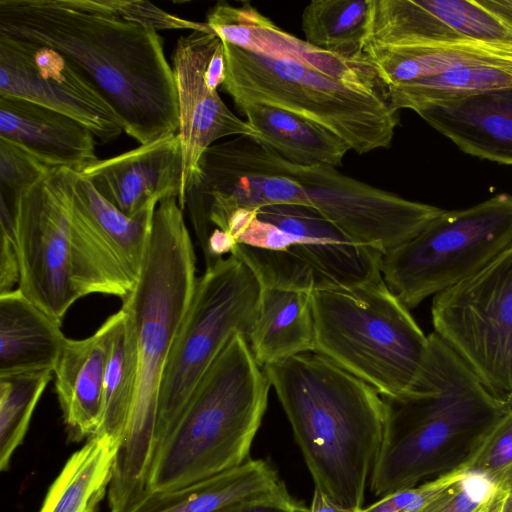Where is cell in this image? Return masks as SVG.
I'll list each match as a JSON object with an SVG mask.
<instances>
[{
  "label": "cell",
  "instance_id": "obj_38",
  "mask_svg": "<svg viewBox=\"0 0 512 512\" xmlns=\"http://www.w3.org/2000/svg\"><path fill=\"white\" fill-rule=\"evenodd\" d=\"M117 10L127 19L155 30L186 29L209 30L207 23H200L170 14L147 1L114 0Z\"/></svg>",
  "mask_w": 512,
  "mask_h": 512
},
{
  "label": "cell",
  "instance_id": "obj_2",
  "mask_svg": "<svg viewBox=\"0 0 512 512\" xmlns=\"http://www.w3.org/2000/svg\"><path fill=\"white\" fill-rule=\"evenodd\" d=\"M177 199L169 196L158 204L142 270L122 301L133 331L137 371L107 492L110 512H124L146 493L162 377L197 280L194 247Z\"/></svg>",
  "mask_w": 512,
  "mask_h": 512
},
{
  "label": "cell",
  "instance_id": "obj_24",
  "mask_svg": "<svg viewBox=\"0 0 512 512\" xmlns=\"http://www.w3.org/2000/svg\"><path fill=\"white\" fill-rule=\"evenodd\" d=\"M290 495L276 471L252 460L191 485L146 492L125 512H221L246 502Z\"/></svg>",
  "mask_w": 512,
  "mask_h": 512
},
{
  "label": "cell",
  "instance_id": "obj_14",
  "mask_svg": "<svg viewBox=\"0 0 512 512\" xmlns=\"http://www.w3.org/2000/svg\"><path fill=\"white\" fill-rule=\"evenodd\" d=\"M309 207L353 242L382 254L410 240L444 210L405 199L325 165L302 166L287 160Z\"/></svg>",
  "mask_w": 512,
  "mask_h": 512
},
{
  "label": "cell",
  "instance_id": "obj_18",
  "mask_svg": "<svg viewBox=\"0 0 512 512\" xmlns=\"http://www.w3.org/2000/svg\"><path fill=\"white\" fill-rule=\"evenodd\" d=\"M206 23L224 42L266 57L297 59L352 89L387 98V88L365 54L345 58L318 49L278 27L249 2L234 6L219 1L208 11Z\"/></svg>",
  "mask_w": 512,
  "mask_h": 512
},
{
  "label": "cell",
  "instance_id": "obj_32",
  "mask_svg": "<svg viewBox=\"0 0 512 512\" xmlns=\"http://www.w3.org/2000/svg\"><path fill=\"white\" fill-rule=\"evenodd\" d=\"M512 87V70L486 65H460L441 74L387 88V99L396 109L416 111L430 103Z\"/></svg>",
  "mask_w": 512,
  "mask_h": 512
},
{
  "label": "cell",
  "instance_id": "obj_8",
  "mask_svg": "<svg viewBox=\"0 0 512 512\" xmlns=\"http://www.w3.org/2000/svg\"><path fill=\"white\" fill-rule=\"evenodd\" d=\"M512 244V195L444 211L419 234L382 255L381 274L408 308L472 277Z\"/></svg>",
  "mask_w": 512,
  "mask_h": 512
},
{
  "label": "cell",
  "instance_id": "obj_16",
  "mask_svg": "<svg viewBox=\"0 0 512 512\" xmlns=\"http://www.w3.org/2000/svg\"><path fill=\"white\" fill-rule=\"evenodd\" d=\"M221 39L211 30H194L177 40L172 69L177 91L183 174L179 206L185 210L186 191L202 176L206 150L227 136H252L249 124L234 114L218 91L208 87L205 70Z\"/></svg>",
  "mask_w": 512,
  "mask_h": 512
},
{
  "label": "cell",
  "instance_id": "obj_37",
  "mask_svg": "<svg viewBox=\"0 0 512 512\" xmlns=\"http://www.w3.org/2000/svg\"><path fill=\"white\" fill-rule=\"evenodd\" d=\"M465 472L466 469L459 470L414 487L389 493L375 503L362 508L360 512H423Z\"/></svg>",
  "mask_w": 512,
  "mask_h": 512
},
{
  "label": "cell",
  "instance_id": "obj_34",
  "mask_svg": "<svg viewBox=\"0 0 512 512\" xmlns=\"http://www.w3.org/2000/svg\"><path fill=\"white\" fill-rule=\"evenodd\" d=\"M508 494L486 475L466 470L423 512H493Z\"/></svg>",
  "mask_w": 512,
  "mask_h": 512
},
{
  "label": "cell",
  "instance_id": "obj_15",
  "mask_svg": "<svg viewBox=\"0 0 512 512\" xmlns=\"http://www.w3.org/2000/svg\"><path fill=\"white\" fill-rule=\"evenodd\" d=\"M0 96L69 116L104 143L124 132L115 110L96 86L49 46L0 35Z\"/></svg>",
  "mask_w": 512,
  "mask_h": 512
},
{
  "label": "cell",
  "instance_id": "obj_41",
  "mask_svg": "<svg viewBox=\"0 0 512 512\" xmlns=\"http://www.w3.org/2000/svg\"><path fill=\"white\" fill-rule=\"evenodd\" d=\"M226 61L225 49L221 40L215 47L205 70V80L208 87L212 90L218 89L225 80Z\"/></svg>",
  "mask_w": 512,
  "mask_h": 512
},
{
  "label": "cell",
  "instance_id": "obj_44",
  "mask_svg": "<svg viewBox=\"0 0 512 512\" xmlns=\"http://www.w3.org/2000/svg\"><path fill=\"white\" fill-rule=\"evenodd\" d=\"M503 512H512V493H509L505 499Z\"/></svg>",
  "mask_w": 512,
  "mask_h": 512
},
{
  "label": "cell",
  "instance_id": "obj_31",
  "mask_svg": "<svg viewBox=\"0 0 512 512\" xmlns=\"http://www.w3.org/2000/svg\"><path fill=\"white\" fill-rule=\"evenodd\" d=\"M371 0H314L303 10L301 28L310 45L345 58L362 56Z\"/></svg>",
  "mask_w": 512,
  "mask_h": 512
},
{
  "label": "cell",
  "instance_id": "obj_21",
  "mask_svg": "<svg viewBox=\"0 0 512 512\" xmlns=\"http://www.w3.org/2000/svg\"><path fill=\"white\" fill-rule=\"evenodd\" d=\"M415 112L464 153L512 165V87L430 103Z\"/></svg>",
  "mask_w": 512,
  "mask_h": 512
},
{
  "label": "cell",
  "instance_id": "obj_6",
  "mask_svg": "<svg viewBox=\"0 0 512 512\" xmlns=\"http://www.w3.org/2000/svg\"><path fill=\"white\" fill-rule=\"evenodd\" d=\"M318 353L381 396H407L426 359V336L382 276L350 288L314 291Z\"/></svg>",
  "mask_w": 512,
  "mask_h": 512
},
{
  "label": "cell",
  "instance_id": "obj_27",
  "mask_svg": "<svg viewBox=\"0 0 512 512\" xmlns=\"http://www.w3.org/2000/svg\"><path fill=\"white\" fill-rule=\"evenodd\" d=\"M260 287L257 315L247 337L256 362L264 367L314 352L310 293Z\"/></svg>",
  "mask_w": 512,
  "mask_h": 512
},
{
  "label": "cell",
  "instance_id": "obj_25",
  "mask_svg": "<svg viewBox=\"0 0 512 512\" xmlns=\"http://www.w3.org/2000/svg\"><path fill=\"white\" fill-rule=\"evenodd\" d=\"M66 339L18 288L0 294V376L53 371Z\"/></svg>",
  "mask_w": 512,
  "mask_h": 512
},
{
  "label": "cell",
  "instance_id": "obj_19",
  "mask_svg": "<svg viewBox=\"0 0 512 512\" xmlns=\"http://www.w3.org/2000/svg\"><path fill=\"white\" fill-rule=\"evenodd\" d=\"M49 178L68 218L102 257L136 284L156 209L129 217L105 199L80 172L55 168Z\"/></svg>",
  "mask_w": 512,
  "mask_h": 512
},
{
  "label": "cell",
  "instance_id": "obj_17",
  "mask_svg": "<svg viewBox=\"0 0 512 512\" xmlns=\"http://www.w3.org/2000/svg\"><path fill=\"white\" fill-rule=\"evenodd\" d=\"M367 41L397 47L512 46V29L477 0H371Z\"/></svg>",
  "mask_w": 512,
  "mask_h": 512
},
{
  "label": "cell",
  "instance_id": "obj_3",
  "mask_svg": "<svg viewBox=\"0 0 512 512\" xmlns=\"http://www.w3.org/2000/svg\"><path fill=\"white\" fill-rule=\"evenodd\" d=\"M428 336L410 393L382 396L383 440L370 477L376 496L466 469L510 404L494 397L436 333Z\"/></svg>",
  "mask_w": 512,
  "mask_h": 512
},
{
  "label": "cell",
  "instance_id": "obj_43",
  "mask_svg": "<svg viewBox=\"0 0 512 512\" xmlns=\"http://www.w3.org/2000/svg\"><path fill=\"white\" fill-rule=\"evenodd\" d=\"M477 2L512 29V0H477Z\"/></svg>",
  "mask_w": 512,
  "mask_h": 512
},
{
  "label": "cell",
  "instance_id": "obj_10",
  "mask_svg": "<svg viewBox=\"0 0 512 512\" xmlns=\"http://www.w3.org/2000/svg\"><path fill=\"white\" fill-rule=\"evenodd\" d=\"M257 216L293 237L282 250L240 244L232 250L262 287L311 293L350 288L382 276L380 251L353 242L312 208L271 205L258 209Z\"/></svg>",
  "mask_w": 512,
  "mask_h": 512
},
{
  "label": "cell",
  "instance_id": "obj_45",
  "mask_svg": "<svg viewBox=\"0 0 512 512\" xmlns=\"http://www.w3.org/2000/svg\"><path fill=\"white\" fill-rule=\"evenodd\" d=\"M505 502V501H504ZM504 502L501 503L493 512H503Z\"/></svg>",
  "mask_w": 512,
  "mask_h": 512
},
{
  "label": "cell",
  "instance_id": "obj_29",
  "mask_svg": "<svg viewBox=\"0 0 512 512\" xmlns=\"http://www.w3.org/2000/svg\"><path fill=\"white\" fill-rule=\"evenodd\" d=\"M119 446L106 434L86 440L65 463L39 512H97L108 492Z\"/></svg>",
  "mask_w": 512,
  "mask_h": 512
},
{
  "label": "cell",
  "instance_id": "obj_20",
  "mask_svg": "<svg viewBox=\"0 0 512 512\" xmlns=\"http://www.w3.org/2000/svg\"><path fill=\"white\" fill-rule=\"evenodd\" d=\"M94 188L129 217L155 210L166 197L179 198L183 156L178 133L98 159L84 169Z\"/></svg>",
  "mask_w": 512,
  "mask_h": 512
},
{
  "label": "cell",
  "instance_id": "obj_7",
  "mask_svg": "<svg viewBox=\"0 0 512 512\" xmlns=\"http://www.w3.org/2000/svg\"><path fill=\"white\" fill-rule=\"evenodd\" d=\"M221 85L237 108L265 104L333 132L359 155L389 148L399 113L388 99L352 89L287 57H266L224 42Z\"/></svg>",
  "mask_w": 512,
  "mask_h": 512
},
{
  "label": "cell",
  "instance_id": "obj_42",
  "mask_svg": "<svg viewBox=\"0 0 512 512\" xmlns=\"http://www.w3.org/2000/svg\"><path fill=\"white\" fill-rule=\"evenodd\" d=\"M361 510L343 507L315 487L308 512H360Z\"/></svg>",
  "mask_w": 512,
  "mask_h": 512
},
{
  "label": "cell",
  "instance_id": "obj_12",
  "mask_svg": "<svg viewBox=\"0 0 512 512\" xmlns=\"http://www.w3.org/2000/svg\"><path fill=\"white\" fill-rule=\"evenodd\" d=\"M200 181L186 191L185 209L204 253L214 229L226 232L239 209L271 205L309 207L287 160L252 136L240 135L211 145L202 159Z\"/></svg>",
  "mask_w": 512,
  "mask_h": 512
},
{
  "label": "cell",
  "instance_id": "obj_4",
  "mask_svg": "<svg viewBox=\"0 0 512 512\" xmlns=\"http://www.w3.org/2000/svg\"><path fill=\"white\" fill-rule=\"evenodd\" d=\"M262 368L288 418L315 487L335 503L361 510L383 440L382 396L315 352Z\"/></svg>",
  "mask_w": 512,
  "mask_h": 512
},
{
  "label": "cell",
  "instance_id": "obj_30",
  "mask_svg": "<svg viewBox=\"0 0 512 512\" xmlns=\"http://www.w3.org/2000/svg\"><path fill=\"white\" fill-rule=\"evenodd\" d=\"M107 360L101 425L97 435L106 434L122 441L129 419L136 386V349L130 321L121 308L101 325Z\"/></svg>",
  "mask_w": 512,
  "mask_h": 512
},
{
  "label": "cell",
  "instance_id": "obj_11",
  "mask_svg": "<svg viewBox=\"0 0 512 512\" xmlns=\"http://www.w3.org/2000/svg\"><path fill=\"white\" fill-rule=\"evenodd\" d=\"M436 333L497 399L512 403V244L433 297Z\"/></svg>",
  "mask_w": 512,
  "mask_h": 512
},
{
  "label": "cell",
  "instance_id": "obj_5",
  "mask_svg": "<svg viewBox=\"0 0 512 512\" xmlns=\"http://www.w3.org/2000/svg\"><path fill=\"white\" fill-rule=\"evenodd\" d=\"M271 383L246 337L234 333L158 445L146 492H165L248 461Z\"/></svg>",
  "mask_w": 512,
  "mask_h": 512
},
{
  "label": "cell",
  "instance_id": "obj_23",
  "mask_svg": "<svg viewBox=\"0 0 512 512\" xmlns=\"http://www.w3.org/2000/svg\"><path fill=\"white\" fill-rule=\"evenodd\" d=\"M106 360V338L100 326L87 338H67L54 367L55 391L73 442L99 432Z\"/></svg>",
  "mask_w": 512,
  "mask_h": 512
},
{
  "label": "cell",
  "instance_id": "obj_28",
  "mask_svg": "<svg viewBox=\"0 0 512 512\" xmlns=\"http://www.w3.org/2000/svg\"><path fill=\"white\" fill-rule=\"evenodd\" d=\"M238 109L254 130L253 138L289 162L337 167L351 150L333 132L289 111L265 104H247Z\"/></svg>",
  "mask_w": 512,
  "mask_h": 512
},
{
  "label": "cell",
  "instance_id": "obj_22",
  "mask_svg": "<svg viewBox=\"0 0 512 512\" xmlns=\"http://www.w3.org/2000/svg\"><path fill=\"white\" fill-rule=\"evenodd\" d=\"M0 139L51 168L82 172L98 160L96 137L73 118L35 103L0 96Z\"/></svg>",
  "mask_w": 512,
  "mask_h": 512
},
{
  "label": "cell",
  "instance_id": "obj_13",
  "mask_svg": "<svg viewBox=\"0 0 512 512\" xmlns=\"http://www.w3.org/2000/svg\"><path fill=\"white\" fill-rule=\"evenodd\" d=\"M49 174L23 191L11 207L0 206V212L12 221L17 288L62 324L70 307L85 295L69 222Z\"/></svg>",
  "mask_w": 512,
  "mask_h": 512
},
{
  "label": "cell",
  "instance_id": "obj_33",
  "mask_svg": "<svg viewBox=\"0 0 512 512\" xmlns=\"http://www.w3.org/2000/svg\"><path fill=\"white\" fill-rule=\"evenodd\" d=\"M53 377L52 370L0 376V469L23 442L34 410Z\"/></svg>",
  "mask_w": 512,
  "mask_h": 512
},
{
  "label": "cell",
  "instance_id": "obj_9",
  "mask_svg": "<svg viewBox=\"0 0 512 512\" xmlns=\"http://www.w3.org/2000/svg\"><path fill=\"white\" fill-rule=\"evenodd\" d=\"M260 289L254 273L233 254L218 259L197 278L162 377L156 449L228 339L234 333L247 339Z\"/></svg>",
  "mask_w": 512,
  "mask_h": 512
},
{
  "label": "cell",
  "instance_id": "obj_39",
  "mask_svg": "<svg viewBox=\"0 0 512 512\" xmlns=\"http://www.w3.org/2000/svg\"><path fill=\"white\" fill-rule=\"evenodd\" d=\"M221 512H308V508L287 495L246 502Z\"/></svg>",
  "mask_w": 512,
  "mask_h": 512
},
{
  "label": "cell",
  "instance_id": "obj_26",
  "mask_svg": "<svg viewBox=\"0 0 512 512\" xmlns=\"http://www.w3.org/2000/svg\"><path fill=\"white\" fill-rule=\"evenodd\" d=\"M363 52L386 88L443 73L460 65L512 70V46L461 43L431 46H386L368 41Z\"/></svg>",
  "mask_w": 512,
  "mask_h": 512
},
{
  "label": "cell",
  "instance_id": "obj_40",
  "mask_svg": "<svg viewBox=\"0 0 512 512\" xmlns=\"http://www.w3.org/2000/svg\"><path fill=\"white\" fill-rule=\"evenodd\" d=\"M19 264L14 242L0 236V294L13 290L19 283Z\"/></svg>",
  "mask_w": 512,
  "mask_h": 512
},
{
  "label": "cell",
  "instance_id": "obj_35",
  "mask_svg": "<svg viewBox=\"0 0 512 512\" xmlns=\"http://www.w3.org/2000/svg\"><path fill=\"white\" fill-rule=\"evenodd\" d=\"M466 470L482 473L512 493V403L468 463Z\"/></svg>",
  "mask_w": 512,
  "mask_h": 512
},
{
  "label": "cell",
  "instance_id": "obj_1",
  "mask_svg": "<svg viewBox=\"0 0 512 512\" xmlns=\"http://www.w3.org/2000/svg\"><path fill=\"white\" fill-rule=\"evenodd\" d=\"M0 35L64 54L139 145L178 132L177 91L163 38L125 18L114 0H1Z\"/></svg>",
  "mask_w": 512,
  "mask_h": 512
},
{
  "label": "cell",
  "instance_id": "obj_36",
  "mask_svg": "<svg viewBox=\"0 0 512 512\" xmlns=\"http://www.w3.org/2000/svg\"><path fill=\"white\" fill-rule=\"evenodd\" d=\"M53 169L22 148L0 139V206L11 207L23 191Z\"/></svg>",
  "mask_w": 512,
  "mask_h": 512
}]
</instances>
